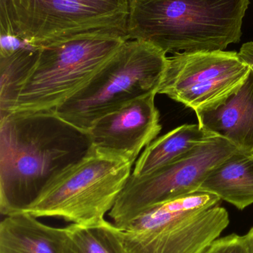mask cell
Returning <instances> with one entry per match:
<instances>
[{
    "mask_svg": "<svg viewBox=\"0 0 253 253\" xmlns=\"http://www.w3.org/2000/svg\"><path fill=\"white\" fill-rule=\"evenodd\" d=\"M203 253H251L245 235L232 233L214 240Z\"/></svg>",
    "mask_w": 253,
    "mask_h": 253,
    "instance_id": "17",
    "label": "cell"
},
{
    "mask_svg": "<svg viewBox=\"0 0 253 253\" xmlns=\"http://www.w3.org/2000/svg\"><path fill=\"white\" fill-rule=\"evenodd\" d=\"M37 53V47L26 45L7 56H0V116L13 111Z\"/></svg>",
    "mask_w": 253,
    "mask_h": 253,
    "instance_id": "15",
    "label": "cell"
},
{
    "mask_svg": "<svg viewBox=\"0 0 253 253\" xmlns=\"http://www.w3.org/2000/svg\"><path fill=\"white\" fill-rule=\"evenodd\" d=\"M245 236L249 246L250 252L253 253V227L250 229L248 233L245 234Z\"/></svg>",
    "mask_w": 253,
    "mask_h": 253,
    "instance_id": "19",
    "label": "cell"
},
{
    "mask_svg": "<svg viewBox=\"0 0 253 253\" xmlns=\"http://www.w3.org/2000/svg\"><path fill=\"white\" fill-rule=\"evenodd\" d=\"M167 61L166 53L153 44L127 40L88 84L55 112L88 132L104 116L146 95L157 94Z\"/></svg>",
    "mask_w": 253,
    "mask_h": 253,
    "instance_id": "4",
    "label": "cell"
},
{
    "mask_svg": "<svg viewBox=\"0 0 253 253\" xmlns=\"http://www.w3.org/2000/svg\"><path fill=\"white\" fill-rule=\"evenodd\" d=\"M87 131L53 111L0 116V212H25L90 150Z\"/></svg>",
    "mask_w": 253,
    "mask_h": 253,
    "instance_id": "1",
    "label": "cell"
},
{
    "mask_svg": "<svg viewBox=\"0 0 253 253\" xmlns=\"http://www.w3.org/2000/svg\"><path fill=\"white\" fill-rule=\"evenodd\" d=\"M129 10V0H0V34L34 47L88 34L126 39Z\"/></svg>",
    "mask_w": 253,
    "mask_h": 253,
    "instance_id": "6",
    "label": "cell"
},
{
    "mask_svg": "<svg viewBox=\"0 0 253 253\" xmlns=\"http://www.w3.org/2000/svg\"><path fill=\"white\" fill-rule=\"evenodd\" d=\"M215 136L198 125H183L150 143L137 159L132 175L143 176L175 162Z\"/></svg>",
    "mask_w": 253,
    "mask_h": 253,
    "instance_id": "14",
    "label": "cell"
},
{
    "mask_svg": "<svg viewBox=\"0 0 253 253\" xmlns=\"http://www.w3.org/2000/svg\"><path fill=\"white\" fill-rule=\"evenodd\" d=\"M63 231L28 212L5 215L0 223V253H60Z\"/></svg>",
    "mask_w": 253,
    "mask_h": 253,
    "instance_id": "12",
    "label": "cell"
},
{
    "mask_svg": "<svg viewBox=\"0 0 253 253\" xmlns=\"http://www.w3.org/2000/svg\"><path fill=\"white\" fill-rule=\"evenodd\" d=\"M126 41L114 34H88L37 47V60L11 113L56 110L83 88Z\"/></svg>",
    "mask_w": 253,
    "mask_h": 253,
    "instance_id": "5",
    "label": "cell"
},
{
    "mask_svg": "<svg viewBox=\"0 0 253 253\" xmlns=\"http://www.w3.org/2000/svg\"><path fill=\"white\" fill-rule=\"evenodd\" d=\"M199 192L215 195L240 211L253 205V153H236L220 164Z\"/></svg>",
    "mask_w": 253,
    "mask_h": 253,
    "instance_id": "13",
    "label": "cell"
},
{
    "mask_svg": "<svg viewBox=\"0 0 253 253\" xmlns=\"http://www.w3.org/2000/svg\"><path fill=\"white\" fill-rule=\"evenodd\" d=\"M239 54L242 60L246 62L253 71V42L242 44Z\"/></svg>",
    "mask_w": 253,
    "mask_h": 253,
    "instance_id": "18",
    "label": "cell"
},
{
    "mask_svg": "<svg viewBox=\"0 0 253 253\" xmlns=\"http://www.w3.org/2000/svg\"><path fill=\"white\" fill-rule=\"evenodd\" d=\"M155 96L138 98L95 122L88 130L92 147L135 163L162 129Z\"/></svg>",
    "mask_w": 253,
    "mask_h": 253,
    "instance_id": "10",
    "label": "cell"
},
{
    "mask_svg": "<svg viewBox=\"0 0 253 253\" xmlns=\"http://www.w3.org/2000/svg\"><path fill=\"white\" fill-rule=\"evenodd\" d=\"M221 199L197 193L154 205L126 229L114 225L119 253H203L230 224Z\"/></svg>",
    "mask_w": 253,
    "mask_h": 253,
    "instance_id": "3",
    "label": "cell"
},
{
    "mask_svg": "<svg viewBox=\"0 0 253 253\" xmlns=\"http://www.w3.org/2000/svg\"><path fill=\"white\" fill-rule=\"evenodd\" d=\"M251 71L236 51L175 53L168 57L157 93L196 113L212 109L237 91Z\"/></svg>",
    "mask_w": 253,
    "mask_h": 253,
    "instance_id": "9",
    "label": "cell"
},
{
    "mask_svg": "<svg viewBox=\"0 0 253 253\" xmlns=\"http://www.w3.org/2000/svg\"><path fill=\"white\" fill-rule=\"evenodd\" d=\"M239 153L225 138L214 137L151 173L131 174L108 215L117 228L124 230L149 208L199 192L211 170Z\"/></svg>",
    "mask_w": 253,
    "mask_h": 253,
    "instance_id": "8",
    "label": "cell"
},
{
    "mask_svg": "<svg viewBox=\"0 0 253 253\" xmlns=\"http://www.w3.org/2000/svg\"><path fill=\"white\" fill-rule=\"evenodd\" d=\"M202 129L253 153V71L240 88L212 109L196 113Z\"/></svg>",
    "mask_w": 253,
    "mask_h": 253,
    "instance_id": "11",
    "label": "cell"
},
{
    "mask_svg": "<svg viewBox=\"0 0 253 253\" xmlns=\"http://www.w3.org/2000/svg\"><path fill=\"white\" fill-rule=\"evenodd\" d=\"M113 226L105 220L99 225L71 224L64 227L60 253H119L113 240Z\"/></svg>",
    "mask_w": 253,
    "mask_h": 253,
    "instance_id": "16",
    "label": "cell"
},
{
    "mask_svg": "<svg viewBox=\"0 0 253 253\" xmlns=\"http://www.w3.org/2000/svg\"><path fill=\"white\" fill-rule=\"evenodd\" d=\"M250 0H129L127 40L165 53L224 50L240 42Z\"/></svg>",
    "mask_w": 253,
    "mask_h": 253,
    "instance_id": "2",
    "label": "cell"
},
{
    "mask_svg": "<svg viewBox=\"0 0 253 253\" xmlns=\"http://www.w3.org/2000/svg\"><path fill=\"white\" fill-rule=\"evenodd\" d=\"M132 165L91 147L88 154L59 174L25 212L78 225H99L124 188Z\"/></svg>",
    "mask_w": 253,
    "mask_h": 253,
    "instance_id": "7",
    "label": "cell"
}]
</instances>
